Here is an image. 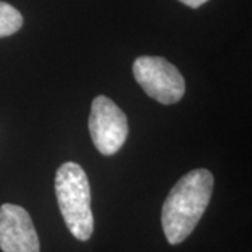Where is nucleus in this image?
I'll list each match as a JSON object with an SVG mask.
<instances>
[{"label": "nucleus", "instance_id": "nucleus-5", "mask_svg": "<svg viewBox=\"0 0 252 252\" xmlns=\"http://www.w3.org/2000/svg\"><path fill=\"white\" fill-rule=\"evenodd\" d=\"M0 250L3 252H39L35 227L26 209L11 203L0 206Z\"/></svg>", "mask_w": 252, "mask_h": 252}, {"label": "nucleus", "instance_id": "nucleus-7", "mask_svg": "<svg viewBox=\"0 0 252 252\" xmlns=\"http://www.w3.org/2000/svg\"><path fill=\"white\" fill-rule=\"evenodd\" d=\"M180 1L184 3L185 6H188V7L196 9V7H200L202 4H205L207 0H180Z\"/></svg>", "mask_w": 252, "mask_h": 252}, {"label": "nucleus", "instance_id": "nucleus-4", "mask_svg": "<svg viewBox=\"0 0 252 252\" xmlns=\"http://www.w3.org/2000/svg\"><path fill=\"white\" fill-rule=\"evenodd\" d=\"M93 143L99 153L112 156L121 150L127 137V119L124 111L105 95H98L93 101L89 118Z\"/></svg>", "mask_w": 252, "mask_h": 252}, {"label": "nucleus", "instance_id": "nucleus-1", "mask_svg": "<svg viewBox=\"0 0 252 252\" xmlns=\"http://www.w3.org/2000/svg\"><path fill=\"white\" fill-rule=\"evenodd\" d=\"M212 172L198 168L184 175L164 202L162 230L167 241L177 245L185 241L202 219L213 193Z\"/></svg>", "mask_w": 252, "mask_h": 252}, {"label": "nucleus", "instance_id": "nucleus-3", "mask_svg": "<svg viewBox=\"0 0 252 252\" xmlns=\"http://www.w3.org/2000/svg\"><path fill=\"white\" fill-rule=\"evenodd\" d=\"M133 74L144 93L161 104H175L185 94V80L182 74L164 58H137L133 63Z\"/></svg>", "mask_w": 252, "mask_h": 252}, {"label": "nucleus", "instance_id": "nucleus-6", "mask_svg": "<svg viewBox=\"0 0 252 252\" xmlns=\"http://www.w3.org/2000/svg\"><path fill=\"white\" fill-rule=\"evenodd\" d=\"M23 16L9 3L0 1V38L16 34L23 27Z\"/></svg>", "mask_w": 252, "mask_h": 252}, {"label": "nucleus", "instance_id": "nucleus-2", "mask_svg": "<svg viewBox=\"0 0 252 252\" xmlns=\"http://www.w3.org/2000/svg\"><path fill=\"white\" fill-rule=\"evenodd\" d=\"M55 193L63 220L77 240L87 241L94 230L90 184L86 171L76 162H64L55 177Z\"/></svg>", "mask_w": 252, "mask_h": 252}]
</instances>
